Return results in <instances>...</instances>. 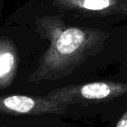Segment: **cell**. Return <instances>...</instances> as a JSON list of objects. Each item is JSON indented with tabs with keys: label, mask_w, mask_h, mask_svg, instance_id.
Wrapping results in <instances>:
<instances>
[{
	"label": "cell",
	"mask_w": 127,
	"mask_h": 127,
	"mask_svg": "<svg viewBox=\"0 0 127 127\" xmlns=\"http://www.w3.org/2000/svg\"><path fill=\"white\" fill-rule=\"evenodd\" d=\"M51 38V47L45 54L39 69L34 74L36 78L40 74L45 75L48 71L60 68L64 62L78 56L92 40V35L86 30L68 27L53 32Z\"/></svg>",
	"instance_id": "1"
},
{
	"label": "cell",
	"mask_w": 127,
	"mask_h": 127,
	"mask_svg": "<svg viewBox=\"0 0 127 127\" xmlns=\"http://www.w3.org/2000/svg\"><path fill=\"white\" fill-rule=\"evenodd\" d=\"M127 92V84L96 81L80 85L64 86L51 91L47 95L62 104L81 99H104L112 96H117Z\"/></svg>",
	"instance_id": "2"
},
{
	"label": "cell",
	"mask_w": 127,
	"mask_h": 127,
	"mask_svg": "<svg viewBox=\"0 0 127 127\" xmlns=\"http://www.w3.org/2000/svg\"><path fill=\"white\" fill-rule=\"evenodd\" d=\"M64 104L46 96L8 95L0 97V113L8 114H43L64 112Z\"/></svg>",
	"instance_id": "3"
},
{
	"label": "cell",
	"mask_w": 127,
	"mask_h": 127,
	"mask_svg": "<svg viewBox=\"0 0 127 127\" xmlns=\"http://www.w3.org/2000/svg\"><path fill=\"white\" fill-rule=\"evenodd\" d=\"M54 5L66 11L99 15L127 11V0H55Z\"/></svg>",
	"instance_id": "4"
},
{
	"label": "cell",
	"mask_w": 127,
	"mask_h": 127,
	"mask_svg": "<svg viewBox=\"0 0 127 127\" xmlns=\"http://www.w3.org/2000/svg\"><path fill=\"white\" fill-rule=\"evenodd\" d=\"M16 68L17 55L12 43L7 39H0V88L10 85Z\"/></svg>",
	"instance_id": "5"
},
{
	"label": "cell",
	"mask_w": 127,
	"mask_h": 127,
	"mask_svg": "<svg viewBox=\"0 0 127 127\" xmlns=\"http://www.w3.org/2000/svg\"><path fill=\"white\" fill-rule=\"evenodd\" d=\"M116 127H127V111H126L125 114L120 118V120L118 121Z\"/></svg>",
	"instance_id": "6"
}]
</instances>
